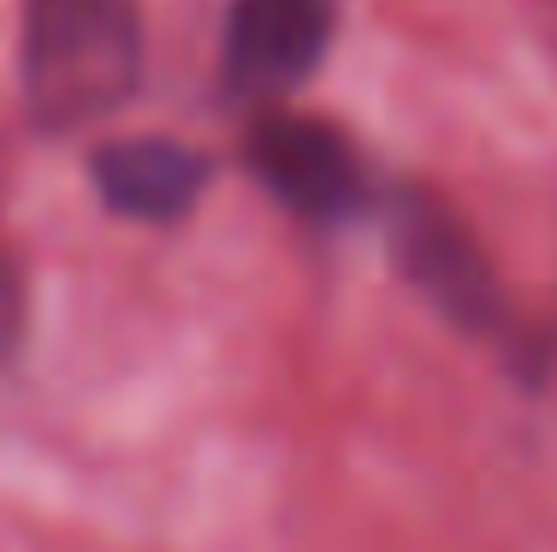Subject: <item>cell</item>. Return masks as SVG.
Here are the masks:
<instances>
[{"mask_svg":"<svg viewBox=\"0 0 557 552\" xmlns=\"http://www.w3.org/2000/svg\"><path fill=\"white\" fill-rule=\"evenodd\" d=\"M24 101L48 131H84L125 108L143 77L137 0H24Z\"/></svg>","mask_w":557,"mask_h":552,"instance_id":"1","label":"cell"},{"mask_svg":"<svg viewBox=\"0 0 557 552\" xmlns=\"http://www.w3.org/2000/svg\"><path fill=\"white\" fill-rule=\"evenodd\" d=\"M386 238H392V256H397V268H404V280L416 285L445 321L469 327V333L498 327L504 297H498L493 268H486V256L474 249L469 226H462L433 191H397L392 196Z\"/></svg>","mask_w":557,"mask_h":552,"instance_id":"2","label":"cell"},{"mask_svg":"<svg viewBox=\"0 0 557 552\" xmlns=\"http://www.w3.org/2000/svg\"><path fill=\"white\" fill-rule=\"evenodd\" d=\"M24 333V292H18V268L12 256L0 249V351H12Z\"/></svg>","mask_w":557,"mask_h":552,"instance_id":"6","label":"cell"},{"mask_svg":"<svg viewBox=\"0 0 557 552\" xmlns=\"http://www.w3.org/2000/svg\"><path fill=\"white\" fill-rule=\"evenodd\" d=\"M333 42L326 0H232L225 12V89L256 108L297 96Z\"/></svg>","mask_w":557,"mask_h":552,"instance_id":"3","label":"cell"},{"mask_svg":"<svg viewBox=\"0 0 557 552\" xmlns=\"http://www.w3.org/2000/svg\"><path fill=\"white\" fill-rule=\"evenodd\" d=\"M208 155L172 137H125L96 155V191L125 220H178L208 184Z\"/></svg>","mask_w":557,"mask_h":552,"instance_id":"5","label":"cell"},{"mask_svg":"<svg viewBox=\"0 0 557 552\" xmlns=\"http://www.w3.org/2000/svg\"><path fill=\"white\" fill-rule=\"evenodd\" d=\"M249 173H256L285 208L309 220H344L368 203V179L356 149L333 125L302 113L268 108V120L249 131Z\"/></svg>","mask_w":557,"mask_h":552,"instance_id":"4","label":"cell"}]
</instances>
